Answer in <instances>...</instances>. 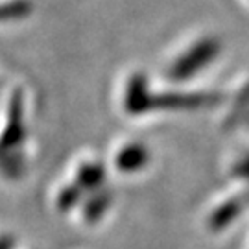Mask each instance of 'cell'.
Masks as SVG:
<instances>
[{
	"label": "cell",
	"mask_w": 249,
	"mask_h": 249,
	"mask_svg": "<svg viewBox=\"0 0 249 249\" xmlns=\"http://www.w3.org/2000/svg\"><path fill=\"white\" fill-rule=\"evenodd\" d=\"M213 53H214L213 43L196 46L192 52L188 53L187 57L179 59V61L174 65V69L170 71V74H172L174 78H178V80L187 78V76H190L192 72H196L197 67H201V65H205V63L209 61V59L213 57Z\"/></svg>",
	"instance_id": "obj_1"
},
{
	"label": "cell",
	"mask_w": 249,
	"mask_h": 249,
	"mask_svg": "<svg viewBox=\"0 0 249 249\" xmlns=\"http://www.w3.org/2000/svg\"><path fill=\"white\" fill-rule=\"evenodd\" d=\"M144 160H146L144 148L129 146V148H125V150L118 155V166L122 170H135V168H139V166H142Z\"/></svg>",
	"instance_id": "obj_2"
}]
</instances>
